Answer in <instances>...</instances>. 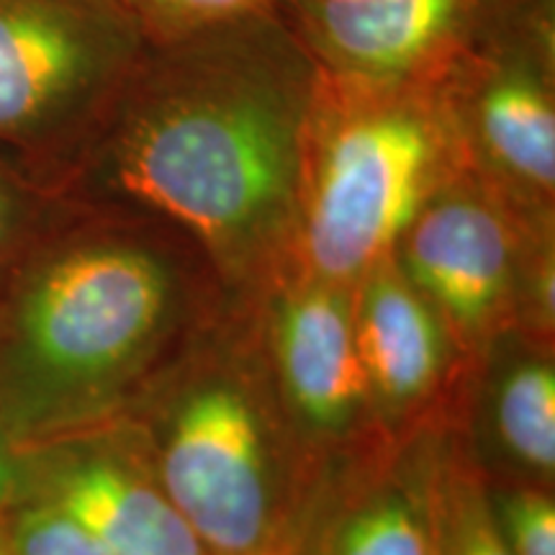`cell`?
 Listing matches in <instances>:
<instances>
[{
  "mask_svg": "<svg viewBox=\"0 0 555 555\" xmlns=\"http://www.w3.org/2000/svg\"><path fill=\"white\" fill-rule=\"evenodd\" d=\"M319 67L275 13L147 41L67 185L147 214L211 266L291 253Z\"/></svg>",
  "mask_w": 555,
  "mask_h": 555,
  "instance_id": "obj_1",
  "label": "cell"
},
{
  "mask_svg": "<svg viewBox=\"0 0 555 555\" xmlns=\"http://www.w3.org/2000/svg\"><path fill=\"white\" fill-rule=\"evenodd\" d=\"M95 206L99 219L39 260L0 339V425L9 435L90 420L176 335L178 268L196 245L147 214Z\"/></svg>",
  "mask_w": 555,
  "mask_h": 555,
  "instance_id": "obj_2",
  "label": "cell"
},
{
  "mask_svg": "<svg viewBox=\"0 0 555 555\" xmlns=\"http://www.w3.org/2000/svg\"><path fill=\"white\" fill-rule=\"evenodd\" d=\"M466 165L440 80L319 69L291 253L309 278L356 288L393 258L425 201Z\"/></svg>",
  "mask_w": 555,
  "mask_h": 555,
  "instance_id": "obj_3",
  "label": "cell"
},
{
  "mask_svg": "<svg viewBox=\"0 0 555 555\" xmlns=\"http://www.w3.org/2000/svg\"><path fill=\"white\" fill-rule=\"evenodd\" d=\"M144 47L121 0H0V150L65 189Z\"/></svg>",
  "mask_w": 555,
  "mask_h": 555,
  "instance_id": "obj_4",
  "label": "cell"
},
{
  "mask_svg": "<svg viewBox=\"0 0 555 555\" xmlns=\"http://www.w3.org/2000/svg\"><path fill=\"white\" fill-rule=\"evenodd\" d=\"M159 416L152 474L208 555H294L298 517L258 384L232 365L196 367Z\"/></svg>",
  "mask_w": 555,
  "mask_h": 555,
  "instance_id": "obj_5",
  "label": "cell"
},
{
  "mask_svg": "<svg viewBox=\"0 0 555 555\" xmlns=\"http://www.w3.org/2000/svg\"><path fill=\"white\" fill-rule=\"evenodd\" d=\"M440 88L468 168L553 221L555 0H506Z\"/></svg>",
  "mask_w": 555,
  "mask_h": 555,
  "instance_id": "obj_6",
  "label": "cell"
},
{
  "mask_svg": "<svg viewBox=\"0 0 555 555\" xmlns=\"http://www.w3.org/2000/svg\"><path fill=\"white\" fill-rule=\"evenodd\" d=\"M551 224L461 165L401 234L393 262L457 337H486L509 304L525 253Z\"/></svg>",
  "mask_w": 555,
  "mask_h": 555,
  "instance_id": "obj_7",
  "label": "cell"
},
{
  "mask_svg": "<svg viewBox=\"0 0 555 555\" xmlns=\"http://www.w3.org/2000/svg\"><path fill=\"white\" fill-rule=\"evenodd\" d=\"M506 0H283L319 69L376 82L440 80Z\"/></svg>",
  "mask_w": 555,
  "mask_h": 555,
  "instance_id": "obj_8",
  "label": "cell"
},
{
  "mask_svg": "<svg viewBox=\"0 0 555 555\" xmlns=\"http://www.w3.org/2000/svg\"><path fill=\"white\" fill-rule=\"evenodd\" d=\"M352 296V286L307 275L275 307L278 388L311 437H350L373 409L356 345Z\"/></svg>",
  "mask_w": 555,
  "mask_h": 555,
  "instance_id": "obj_9",
  "label": "cell"
},
{
  "mask_svg": "<svg viewBox=\"0 0 555 555\" xmlns=\"http://www.w3.org/2000/svg\"><path fill=\"white\" fill-rule=\"evenodd\" d=\"M39 499L60 506L111 555H208L142 457L73 450L47 470Z\"/></svg>",
  "mask_w": 555,
  "mask_h": 555,
  "instance_id": "obj_10",
  "label": "cell"
},
{
  "mask_svg": "<svg viewBox=\"0 0 555 555\" xmlns=\"http://www.w3.org/2000/svg\"><path fill=\"white\" fill-rule=\"evenodd\" d=\"M433 457L360 468L298 519L294 555H435Z\"/></svg>",
  "mask_w": 555,
  "mask_h": 555,
  "instance_id": "obj_11",
  "label": "cell"
},
{
  "mask_svg": "<svg viewBox=\"0 0 555 555\" xmlns=\"http://www.w3.org/2000/svg\"><path fill=\"white\" fill-rule=\"evenodd\" d=\"M356 288L352 324L373 406L399 416L433 397L446 376L448 327L393 258Z\"/></svg>",
  "mask_w": 555,
  "mask_h": 555,
  "instance_id": "obj_12",
  "label": "cell"
},
{
  "mask_svg": "<svg viewBox=\"0 0 555 555\" xmlns=\"http://www.w3.org/2000/svg\"><path fill=\"white\" fill-rule=\"evenodd\" d=\"M502 455L551 481L555 470V371L545 356H519L499 373L489 404Z\"/></svg>",
  "mask_w": 555,
  "mask_h": 555,
  "instance_id": "obj_13",
  "label": "cell"
},
{
  "mask_svg": "<svg viewBox=\"0 0 555 555\" xmlns=\"http://www.w3.org/2000/svg\"><path fill=\"white\" fill-rule=\"evenodd\" d=\"M435 555H512L491 515L483 481L457 457H437L433 474Z\"/></svg>",
  "mask_w": 555,
  "mask_h": 555,
  "instance_id": "obj_14",
  "label": "cell"
},
{
  "mask_svg": "<svg viewBox=\"0 0 555 555\" xmlns=\"http://www.w3.org/2000/svg\"><path fill=\"white\" fill-rule=\"evenodd\" d=\"M283 0H121L147 41H165L227 24V21L281 11Z\"/></svg>",
  "mask_w": 555,
  "mask_h": 555,
  "instance_id": "obj_15",
  "label": "cell"
},
{
  "mask_svg": "<svg viewBox=\"0 0 555 555\" xmlns=\"http://www.w3.org/2000/svg\"><path fill=\"white\" fill-rule=\"evenodd\" d=\"M489 504L512 555H555V502L543 486L496 489Z\"/></svg>",
  "mask_w": 555,
  "mask_h": 555,
  "instance_id": "obj_16",
  "label": "cell"
},
{
  "mask_svg": "<svg viewBox=\"0 0 555 555\" xmlns=\"http://www.w3.org/2000/svg\"><path fill=\"white\" fill-rule=\"evenodd\" d=\"M5 538L11 555H111L86 527L44 499L26 504Z\"/></svg>",
  "mask_w": 555,
  "mask_h": 555,
  "instance_id": "obj_17",
  "label": "cell"
},
{
  "mask_svg": "<svg viewBox=\"0 0 555 555\" xmlns=\"http://www.w3.org/2000/svg\"><path fill=\"white\" fill-rule=\"evenodd\" d=\"M52 206V191L0 163V260L37 229Z\"/></svg>",
  "mask_w": 555,
  "mask_h": 555,
  "instance_id": "obj_18",
  "label": "cell"
},
{
  "mask_svg": "<svg viewBox=\"0 0 555 555\" xmlns=\"http://www.w3.org/2000/svg\"><path fill=\"white\" fill-rule=\"evenodd\" d=\"M18 486V461L13 453V437L9 429L0 425V512L5 509V504L11 502V496L16 494Z\"/></svg>",
  "mask_w": 555,
  "mask_h": 555,
  "instance_id": "obj_19",
  "label": "cell"
},
{
  "mask_svg": "<svg viewBox=\"0 0 555 555\" xmlns=\"http://www.w3.org/2000/svg\"><path fill=\"white\" fill-rule=\"evenodd\" d=\"M0 555H11L9 538H5V532H0Z\"/></svg>",
  "mask_w": 555,
  "mask_h": 555,
  "instance_id": "obj_20",
  "label": "cell"
}]
</instances>
